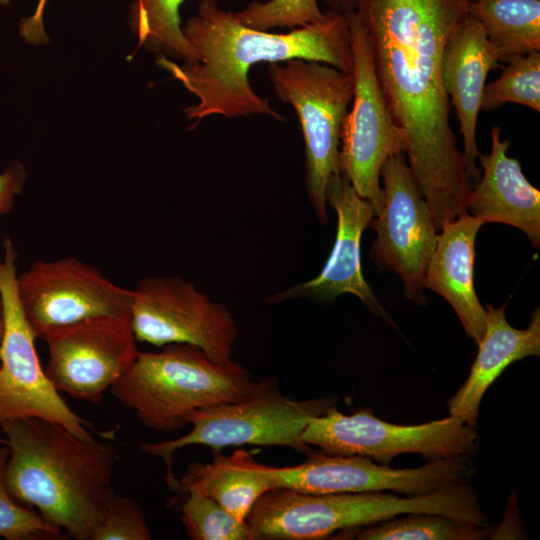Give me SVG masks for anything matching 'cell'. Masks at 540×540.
Segmentation results:
<instances>
[{
    "mask_svg": "<svg viewBox=\"0 0 540 540\" xmlns=\"http://www.w3.org/2000/svg\"><path fill=\"white\" fill-rule=\"evenodd\" d=\"M467 0H354L405 157L436 231L466 211L472 189L442 81L447 40Z\"/></svg>",
    "mask_w": 540,
    "mask_h": 540,
    "instance_id": "obj_1",
    "label": "cell"
},
{
    "mask_svg": "<svg viewBox=\"0 0 540 540\" xmlns=\"http://www.w3.org/2000/svg\"><path fill=\"white\" fill-rule=\"evenodd\" d=\"M182 32L196 53L197 63L180 65L160 55L157 65L197 98L196 104L184 109L189 119L197 121L212 115L228 119L267 115L285 121L250 85L249 70L259 62L304 59L352 73L346 13L332 9L316 23L287 33H271L243 25L216 0H201Z\"/></svg>",
    "mask_w": 540,
    "mask_h": 540,
    "instance_id": "obj_2",
    "label": "cell"
},
{
    "mask_svg": "<svg viewBox=\"0 0 540 540\" xmlns=\"http://www.w3.org/2000/svg\"><path fill=\"white\" fill-rule=\"evenodd\" d=\"M0 430L9 448L10 495L71 538L91 540L114 493L117 448L108 434L84 439L39 418L4 421Z\"/></svg>",
    "mask_w": 540,
    "mask_h": 540,
    "instance_id": "obj_3",
    "label": "cell"
},
{
    "mask_svg": "<svg viewBox=\"0 0 540 540\" xmlns=\"http://www.w3.org/2000/svg\"><path fill=\"white\" fill-rule=\"evenodd\" d=\"M411 513L489 523L471 482L407 497L392 491L313 494L273 488L256 501L245 523L251 540H317Z\"/></svg>",
    "mask_w": 540,
    "mask_h": 540,
    "instance_id": "obj_4",
    "label": "cell"
},
{
    "mask_svg": "<svg viewBox=\"0 0 540 540\" xmlns=\"http://www.w3.org/2000/svg\"><path fill=\"white\" fill-rule=\"evenodd\" d=\"M238 362L218 363L190 344L159 352L139 351L129 370L110 388L146 428L172 433L196 410L239 400L258 387Z\"/></svg>",
    "mask_w": 540,
    "mask_h": 540,
    "instance_id": "obj_5",
    "label": "cell"
},
{
    "mask_svg": "<svg viewBox=\"0 0 540 540\" xmlns=\"http://www.w3.org/2000/svg\"><path fill=\"white\" fill-rule=\"evenodd\" d=\"M334 397L296 400L283 395L272 378L259 381L251 394L232 402L211 405L188 417L189 433L167 441L144 442L139 449L163 460L166 482L176 491L178 479L172 465L176 451L189 445H206L215 450L226 446L253 444L284 446L308 452L301 434L308 420L325 413L336 403Z\"/></svg>",
    "mask_w": 540,
    "mask_h": 540,
    "instance_id": "obj_6",
    "label": "cell"
},
{
    "mask_svg": "<svg viewBox=\"0 0 540 540\" xmlns=\"http://www.w3.org/2000/svg\"><path fill=\"white\" fill-rule=\"evenodd\" d=\"M268 76L278 99L299 119L306 153V184L318 220L327 222L326 186L338 165L340 133L354 93L352 73L331 65L290 59L270 63Z\"/></svg>",
    "mask_w": 540,
    "mask_h": 540,
    "instance_id": "obj_7",
    "label": "cell"
},
{
    "mask_svg": "<svg viewBox=\"0 0 540 540\" xmlns=\"http://www.w3.org/2000/svg\"><path fill=\"white\" fill-rule=\"evenodd\" d=\"M18 252L10 237L0 251V298L3 331L0 342V424L39 418L59 423L84 439L93 438L91 425L75 413L43 370L35 335L17 292Z\"/></svg>",
    "mask_w": 540,
    "mask_h": 540,
    "instance_id": "obj_8",
    "label": "cell"
},
{
    "mask_svg": "<svg viewBox=\"0 0 540 540\" xmlns=\"http://www.w3.org/2000/svg\"><path fill=\"white\" fill-rule=\"evenodd\" d=\"M352 52L354 93L344 117L338 165L358 195L372 206L374 216L384 207L380 173L393 155L405 153L403 133L395 124L375 71L372 48L357 14L347 12Z\"/></svg>",
    "mask_w": 540,
    "mask_h": 540,
    "instance_id": "obj_9",
    "label": "cell"
},
{
    "mask_svg": "<svg viewBox=\"0 0 540 540\" xmlns=\"http://www.w3.org/2000/svg\"><path fill=\"white\" fill-rule=\"evenodd\" d=\"M300 440L325 454L362 456L389 465L404 453H417L427 460L470 457L478 448L479 436L454 415L399 425L380 420L369 408L346 415L332 406L308 420Z\"/></svg>",
    "mask_w": 540,
    "mask_h": 540,
    "instance_id": "obj_10",
    "label": "cell"
},
{
    "mask_svg": "<svg viewBox=\"0 0 540 540\" xmlns=\"http://www.w3.org/2000/svg\"><path fill=\"white\" fill-rule=\"evenodd\" d=\"M130 321L138 342L190 344L218 363L232 361L238 328L226 305L179 276H148L131 289Z\"/></svg>",
    "mask_w": 540,
    "mask_h": 540,
    "instance_id": "obj_11",
    "label": "cell"
},
{
    "mask_svg": "<svg viewBox=\"0 0 540 540\" xmlns=\"http://www.w3.org/2000/svg\"><path fill=\"white\" fill-rule=\"evenodd\" d=\"M49 359L45 373L71 397L99 403L132 366L139 350L130 314L106 315L43 333Z\"/></svg>",
    "mask_w": 540,
    "mask_h": 540,
    "instance_id": "obj_12",
    "label": "cell"
},
{
    "mask_svg": "<svg viewBox=\"0 0 540 540\" xmlns=\"http://www.w3.org/2000/svg\"><path fill=\"white\" fill-rule=\"evenodd\" d=\"M274 488L304 493L392 491L406 496L427 494L469 483L476 474L468 456L428 460L418 468L394 469L356 455H310L290 467H270Z\"/></svg>",
    "mask_w": 540,
    "mask_h": 540,
    "instance_id": "obj_13",
    "label": "cell"
},
{
    "mask_svg": "<svg viewBox=\"0 0 540 540\" xmlns=\"http://www.w3.org/2000/svg\"><path fill=\"white\" fill-rule=\"evenodd\" d=\"M17 292L37 337L94 317L130 314L131 289L73 256L34 261L18 274Z\"/></svg>",
    "mask_w": 540,
    "mask_h": 540,
    "instance_id": "obj_14",
    "label": "cell"
},
{
    "mask_svg": "<svg viewBox=\"0 0 540 540\" xmlns=\"http://www.w3.org/2000/svg\"><path fill=\"white\" fill-rule=\"evenodd\" d=\"M380 178L385 199L382 212L371 221L377 235L371 258L380 270L400 276L409 299L425 302L423 277L438 236L431 211L404 153L385 162Z\"/></svg>",
    "mask_w": 540,
    "mask_h": 540,
    "instance_id": "obj_15",
    "label": "cell"
},
{
    "mask_svg": "<svg viewBox=\"0 0 540 540\" xmlns=\"http://www.w3.org/2000/svg\"><path fill=\"white\" fill-rule=\"evenodd\" d=\"M326 200L336 211L337 234L323 269L315 278L294 285L268 298L269 303L309 297L319 301L333 300L341 294H352L373 313L393 323L362 275L360 243L374 212L371 204L360 197L342 174L330 176Z\"/></svg>",
    "mask_w": 540,
    "mask_h": 540,
    "instance_id": "obj_16",
    "label": "cell"
},
{
    "mask_svg": "<svg viewBox=\"0 0 540 540\" xmlns=\"http://www.w3.org/2000/svg\"><path fill=\"white\" fill-rule=\"evenodd\" d=\"M500 62L478 20L466 14L451 32L442 57V81L451 106L454 107L463 139L462 159L470 182L477 183L480 171L476 165L480 152L476 143V126L481 100L490 70Z\"/></svg>",
    "mask_w": 540,
    "mask_h": 540,
    "instance_id": "obj_17",
    "label": "cell"
},
{
    "mask_svg": "<svg viewBox=\"0 0 540 540\" xmlns=\"http://www.w3.org/2000/svg\"><path fill=\"white\" fill-rule=\"evenodd\" d=\"M508 139L491 130V152L478 159L483 175L471 189L466 211L485 223H502L523 231L533 247L540 245V191L525 178L519 161L507 155Z\"/></svg>",
    "mask_w": 540,
    "mask_h": 540,
    "instance_id": "obj_18",
    "label": "cell"
},
{
    "mask_svg": "<svg viewBox=\"0 0 540 540\" xmlns=\"http://www.w3.org/2000/svg\"><path fill=\"white\" fill-rule=\"evenodd\" d=\"M482 225L467 211L445 223L437 236L422 283L452 306L467 337L477 344L486 330V309L474 288L475 240Z\"/></svg>",
    "mask_w": 540,
    "mask_h": 540,
    "instance_id": "obj_19",
    "label": "cell"
},
{
    "mask_svg": "<svg viewBox=\"0 0 540 540\" xmlns=\"http://www.w3.org/2000/svg\"><path fill=\"white\" fill-rule=\"evenodd\" d=\"M506 304L486 305V330L467 380L448 400L449 415L476 429L482 398L491 384L512 363L540 356V310L537 307L525 329L512 327L505 317Z\"/></svg>",
    "mask_w": 540,
    "mask_h": 540,
    "instance_id": "obj_20",
    "label": "cell"
},
{
    "mask_svg": "<svg viewBox=\"0 0 540 540\" xmlns=\"http://www.w3.org/2000/svg\"><path fill=\"white\" fill-rule=\"evenodd\" d=\"M197 489L213 499L237 520L245 522L256 501L274 488L270 467L257 462L245 450L217 454L212 463H192L178 479L177 492Z\"/></svg>",
    "mask_w": 540,
    "mask_h": 540,
    "instance_id": "obj_21",
    "label": "cell"
},
{
    "mask_svg": "<svg viewBox=\"0 0 540 540\" xmlns=\"http://www.w3.org/2000/svg\"><path fill=\"white\" fill-rule=\"evenodd\" d=\"M467 13L482 25L499 62L540 51V0H476Z\"/></svg>",
    "mask_w": 540,
    "mask_h": 540,
    "instance_id": "obj_22",
    "label": "cell"
},
{
    "mask_svg": "<svg viewBox=\"0 0 540 540\" xmlns=\"http://www.w3.org/2000/svg\"><path fill=\"white\" fill-rule=\"evenodd\" d=\"M184 0H135L130 8L129 21L139 45L165 57L195 64L194 49L182 32L179 9Z\"/></svg>",
    "mask_w": 540,
    "mask_h": 540,
    "instance_id": "obj_23",
    "label": "cell"
},
{
    "mask_svg": "<svg viewBox=\"0 0 540 540\" xmlns=\"http://www.w3.org/2000/svg\"><path fill=\"white\" fill-rule=\"evenodd\" d=\"M360 540H482L491 535L489 526H478L441 514L411 513L362 527Z\"/></svg>",
    "mask_w": 540,
    "mask_h": 540,
    "instance_id": "obj_24",
    "label": "cell"
},
{
    "mask_svg": "<svg viewBox=\"0 0 540 540\" xmlns=\"http://www.w3.org/2000/svg\"><path fill=\"white\" fill-rule=\"evenodd\" d=\"M506 103H517L540 111V53L531 52L505 62L501 75L486 84L481 110L493 111Z\"/></svg>",
    "mask_w": 540,
    "mask_h": 540,
    "instance_id": "obj_25",
    "label": "cell"
},
{
    "mask_svg": "<svg viewBox=\"0 0 540 540\" xmlns=\"http://www.w3.org/2000/svg\"><path fill=\"white\" fill-rule=\"evenodd\" d=\"M182 506V524L193 540H251L245 522L237 520L213 499L188 489Z\"/></svg>",
    "mask_w": 540,
    "mask_h": 540,
    "instance_id": "obj_26",
    "label": "cell"
},
{
    "mask_svg": "<svg viewBox=\"0 0 540 540\" xmlns=\"http://www.w3.org/2000/svg\"><path fill=\"white\" fill-rule=\"evenodd\" d=\"M8 446L0 439V537L6 540H55L64 533L38 513L17 502L4 480Z\"/></svg>",
    "mask_w": 540,
    "mask_h": 540,
    "instance_id": "obj_27",
    "label": "cell"
},
{
    "mask_svg": "<svg viewBox=\"0 0 540 540\" xmlns=\"http://www.w3.org/2000/svg\"><path fill=\"white\" fill-rule=\"evenodd\" d=\"M234 13L243 25L261 31L274 28L293 30L321 21L325 16L317 0H253Z\"/></svg>",
    "mask_w": 540,
    "mask_h": 540,
    "instance_id": "obj_28",
    "label": "cell"
},
{
    "mask_svg": "<svg viewBox=\"0 0 540 540\" xmlns=\"http://www.w3.org/2000/svg\"><path fill=\"white\" fill-rule=\"evenodd\" d=\"M151 533L141 507L131 498L115 493L91 540H149Z\"/></svg>",
    "mask_w": 540,
    "mask_h": 540,
    "instance_id": "obj_29",
    "label": "cell"
},
{
    "mask_svg": "<svg viewBox=\"0 0 540 540\" xmlns=\"http://www.w3.org/2000/svg\"><path fill=\"white\" fill-rule=\"evenodd\" d=\"M26 179V167L19 160L11 161L0 172V218L12 210L15 197L22 192Z\"/></svg>",
    "mask_w": 540,
    "mask_h": 540,
    "instance_id": "obj_30",
    "label": "cell"
},
{
    "mask_svg": "<svg viewBox=\"0 0 540 540\" xmlns=\"http://www.w3.org/2000/svg\"><path fill=\"white\" fill-rule=\"evenodd\" d=\"M46 3L47 0H39L34 13L19 23L20 36L30 44L38 45L48 41L43 24Z\"/></svg>",
    "mask_w": 540,
    "mask_h": 540,
    "instance_id": "obj_31",
    "label": "cell"
},
{
    "mask_svg": "<svg viewBox=\"0 0 540 540\" xmlns=\"http://www.w3.org/2000/svg\"><path fill=\"white\" fill-rule=\"evenodd\" d=\"M330 9L347 13L354 9V0H325Z\"/></svg>",
    "mask_w": 540,
    "mask_h": 540,
    "instance_id": "obj_32",
    "label": "cell"
},
{
    "mask_svg": "<svg viewBox=\"0 0 540 540\" xmlns=\"http://www.w3.org/2000/svg\"><path fill=\"white\" fill-rule=\"evenodd\" d=\"M2 331H3V321H2V303L0 298V342L2 337Z\"/></svg>",
    "mask_w": 540,
    "mask_h": 540,
    "instance_id": "obj_33",
    "label": "cell"
},
{
    "mask_svg": "<svg viewBox=\"0 0 540 540\" xmlns=\"http://www.w3.org/2000/svg\"><path fill=\"white\" fill-rule=\"evenodd\" d=\"M11 0H0V5H8Z\"/></svg>",
    "mask_w": 540,
    "mask_h": 540,
    "instance_id": "obj_34",
    "label": "cell"
},
{
    "mask_svg": "<svg viewBox=\"0 0 540 540\" xmlns=\"http://www.w3.org/2000/svg\"><path fill=\"white\" fill-rule=\"evenodd\" d=\"M467 1L470 3V2H473V1H476V0H467Z\"/></svg>",
    "mask_w": 540,
    "mask_h": 540,
    "instance_id": "obj_35",
    "label": "cell"
}]
</instances>
